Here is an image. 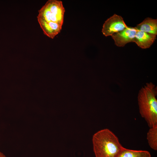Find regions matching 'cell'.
Instances as JSON below:
<instances>
[{"label": "cell", "instance_id": "6da1fadb", "mask_svg": "<svg viewBox=\"0 0 157 157\" xmlns=\"http://www.w3.org/2000/svg\"><path fill=\"white\" fill-rule=\"evenodd\" d=\"M156 87L147 83L140 90L138 96L139 112L150 127L157 125Z\"/></svg>", "mask_w": 157, "mask_h": 157}, {"label": "cell", "instance_id": "7a4b0ae2", "mask_svg": "<svg viewBox=\"0 0 157 157\" xmlns=\"http://www.w3.org/2000/svg\"><path fill=\"white\" fill-rule=\"evenodd\" d=\"M92 142L95 157H115L123 147L117 136L108 129L95 133Z\"/></svg>", "mask_w": 157, "mask_h": 157}, {"label": "cell", "instance_id": "3957f363", "mask_svg": "<svg viewBox=\"0 0 157 157\" xmlns=\"http://www.w3.org/2000/svg\"><path fill=\"white\" fill-rule=\"evenodd\" d=\"M65 10L62 1L49 0L39 10L37 18L56 22L63 26Z\"/></svg>", "mask_w": 157, "mask_h": 157}, {"label": "cell", "instance_id": "277c9868", "mask_svg": "<svg viewBox=\"0 0 157 157\" xmlns=\"http://www.w3.org/2000/svg\"><path fill=\"white\" fill-rule=\"evenodd\" d=\"M127 26L121 16L114 14L105 22L101 31L106 36H111L123 30Z\"/></svg>", "mask_w": 157, "mask_h": 157}, {"label": "cell", "instance_id": "5b68a950", "mask_svg": "<svg viewBox=\"0 0 157 157\" xmlns=\"http://www.w3.org/2000/svg\"><path fill=\"white\" fill-rule=\"evenodd\" d=\"M137 30L136 27H127L123 30L115 33L111 36L117 46L123 47L126 44L133 42Z\"/></svg>", "mask_w": 157, "mask_h": 157}, {"label": "cell", "instance_id": "8992f818", "mask_svg": "<svg viewBox=\"0 0 157 157\" xmlns=\"http://www.w3.org/2000/svg\"><path fill=\"white\" fill-rule=\"evenodd\" d=\"M37 19L44 34L49 38L53 39L60 32L62 25L56 22H47L39 18Z\"/></svg>", "mask_w": 157, "mask_h": 157}, {"label": "cell", "instance_id": "52a82bcc", "mask_svg": "<svg viewBox=\"0 0 157 157\" xmlns=\"http://www.w3.org/2000/svg\"><path fill=\"white\" fill-rule=\"evenodd\" d=\"M156 35L137 30L133 42L142 49L149 48L155 40Z\"/></svg>", "mask_w": 157, "mask_h": 157}, {"label": "cell", "instance_id": "ba28073f", "mask_svg": "<svg viewBox=\"0 0 157 157\" xmlns=\"http://www.w3.org/2000/svg\"><path fill=\"white\" fill-rule=\"evenodd\" d=\"M135 27L138 30L156 35L157 34V19L146 18Z\"/></svg>", "mask_w": 157, "mask_h": 157}, {"label": "cell", "instance_id": "9c48e42d", "mask_svg": "<svg viewBox=\"0 0 157 157\" xmlns=\"http://www.w3.org/2000/svg\"><path fill=\"white\" fill-rule=\"evenodd\" d=\"M115 157H151V155L148 151L129 149L123 147Z\"/></svg>", "mask_w": 157, "mask_h": 157}, {"label": "cell", "instance_id": "30bf717a", "mask_svg": "<svg viewBox=\"0 0 157 157\" xmlns=\"http://www.w3.org/2000/svg\"><path fill=\"white\" fill-rule=\"evenodd\" d=\"M147 139L150 147L153 149L157 150V125L150 128L147 134Z\"/></svg>", "mask_w": 157, "mask_h": 157}, {"label": "cell", "instance_id": "8fae6325", "mask_svg": "<svg viewBox=\"0 0 157 157\" xmlns=\"http://www.w3.org/2000/svg\"><path fill=\"white\" fill-rule=\"evenodd\" d=\"M0 157H6L3 153L0 152Z\"/></svg>", "mask_w": 157, "mask_h": 157}]
</instances>
